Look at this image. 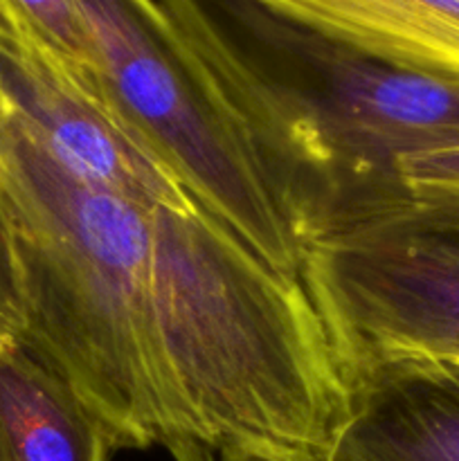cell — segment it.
I'll return each mask as SVG.
<instances>
[{"label":"cell","instance_id":"cell-1","mask_svg":"<svg viewBox=\"0 0 459 461\" xmlns=\"http://www.w3.org/2000/svg\"><path fill=\"white\" fill-rule=\"evenodd\" d=\"M148 318L194 461H327L349 383L302 277L196 203L158 205Z\"/></svg>","mask_w":459,"mask_h":461},{"label":"cell","instance_id":"cell-2","mask_svg":"<svg viewBox=\"0 0 459 461\" xmlns=\"http://www.w3.org/2000/svg\"><path fill=\"white\" fill-rule=\"evenodd\" d=\"M250 131L302 250L410 207L403 158L459 138V84L246 0H156Z\"/></svg>","mask_w":459,"mask_h":461},{"label":"cell","instance_id":"cell-3","mask_svg":"<svg viewBox=\"0 0 459 461\" xmlns=\"http://www.w3.org/2000/svg\"><path fill=\"white\" fill-rule=\"evenodd\" d=\"M0 196L25 288L22 342L111 435L194 461L148 318L151 210L68 167L0 102Z\"/></svg>","mask_w":459,"mask_h":461},{"label":"cell","instance_id":"cell-4","mask_svg":"<svg viewBox=\"0 0 459 461\" xmlns=\"http://www.w3.org/2000/svg\"><path fill=\"white\" fill-rule=\"evenodd\" d=\"M108 111L205 214L273 268L302 250L241 115L156 0H75Z\"/></svg>","mask_w":459,"mask_h":461},{"label":"cell","instance_id":"cell-5","mask_svg":"<svg viewBox=\"0 0 459 461\" xmlns=\"http://www.w3.org/2000/svg\"><path fill=\"white\" fill-rule=\"evenodd\" d=\"M300 277L345 376L394 358L459 360V221L403 210L318 239Z\"/></svg>","mask_w":459,"mask_h":461},{"label":"cell","instance_id":"cell-6","mask_svg":"<svg viewBox=\"0 0 459 461\" xmlns=\"http://www.w3.org/2000/svg\"><path fill=\"white\" fill-rule=\"evenodd\" d=\"M0 102L68 167L93 183L147 210L194 203L135 142L97 93L3 21Z\"/></svg>","mask_w":459,"mask_h":461},{"label":"cell","instance_id":"cell-7","mask_svg":"<svg viewBox=\"0 0 459 461\" xmlns=\"http://www.w3.org/2000/svg\"><path fill=\"white\" fill-rule=\"evenodd\" d=\"M327 461H459V363L394 358L349 376Z\"/></svg>","mask_w":459,"mask_h":461},{"label":"cell","instance_id":"cell-8","mask_svg":"<svg viewBox=\"0 0 459 461\" xmlns=\"http://www.w3.org/2000/svg\"><path fill=\"white\" fill-rule=\"evenodd\" d=\"M382 59L459 84V0H246Z\"/></svg>","mask_w":459,"mask_h":461},{"label":"cell","instance_id":"cell-9","mask_svg":"<svg viewBox=\"0 0 459 461\" xmlns=\"http://www.w3.org/2000/svg\"><path fill=\"white\" fill-rule=\"evenodd\" d=\"M111 435L21 338L0 336V461H111Z\"/></svg>","mask_w":459,"mask_h":461},{"label":"cell","instance_id":"cell-10","mask_svg":"<svg viewBox=\"0 0 459 461\" xmlns=\"http://www.w3.org/2000/svg\"><path fill=\"white\" fill-rule=\"evenodd\" d=\"M0 21L52 54L102 97L94 54L75 0H0Z\"/></svg>","mask_w":459,"mask_h":461},{"label":"cell","instance_id":"cell-11","mask_svg":"<svg viewBox=\"0 0 459 461\" xmlns=\"http://www.w3.org/2000/svg\"><path fill=\"white\" fill-rule=\"evenodd\" d=\"M399 176L410 196V210L459 221V138L403 158Z\"/></svg>","mask_w":459,"mask_h":461},{"label":"cell","instance_id":"cell-12","mask_svg":"<svg viewBox=\"0 0 459 461\" xmlns=\"http://www.w3.org/2000/svg\"><path fill=\"white\" fill-rule=\"evenodd\" d=\"M27 306L21 259L9 212L0 196V336H25Z\"/></svg>","mask_w":459,"mask_h":461}]
</instances>
